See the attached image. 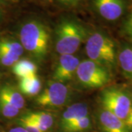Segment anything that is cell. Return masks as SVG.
Returning <instances> with one entry per match:
<instances>
[{
    "label": "cell",
    "mask_w": 132,
    "mask_h": 132,
    "mask_svg": "<svg viewBox=\"0 0 132 132\" xmlns=\"http://www.w3.org/2000/svg\"><path fill=\"white\" fill-rule=\"evenodd\" d=\"M79 63V58L73 54H61L54 72V80L62 83L71 79Z\"/></svg>",
    "instance_id": "52a82bcc"
},
{
    "label": "cell",
    "mask_w": 132,
    "mask_h": 132,
    "mask_svg": "<svg viewBox=\"0 0 132 132\" xmlns=\"http://www.w3.org/2000/svg\"><path fill=\"white\" fill-rule=\"evenodd\" d=\"M0 50L7 54L10 56L15 57L19 60L24 52V48L22 47L21 43L16 40L3 39L0 40Z\"/></svg>",
    "instance_id": "2e32d148"
},
{
    "label": "cell",
    "mask_w": 132,
    "mask_h": 132,
    "mask_svg": "<svg viewBox=\"0 0 132 132\" xmlns=\"http://www.w3.org/2000/svg\"><path fill=\"white\" fill-rule=\"evenodd\" d=\"M18 123L21 127L24 128L27 132H43L35 125V123L32 122L31 120L26 118L24 115L19 118L18 120Z\"/></svg>",
    "instance_id": "d6986e66"
},
{
    "label": "cell",
    "mask_w": 132,
    "mask_h": 132,
    "mask_svg": "<svg viewBox=\"0 0 132 132\" xmlns=\"http://www.w3.org/2000/svg\"><path fill=\"white\" fill-rule=\"evenodd\" d=\"M82 0H57L58 2L65 6H76L78 5Z\"/></svg>",
    "instance_id": "7402d4cb"
},
{
    "label": "cell",
    "mask_w": 132,
    "mask_h": 132,
    "mask_svg": "<svg viewBox=\"0 0 132 132\" xmlns=\"http://www.w3.org/2000/svg\"><path fill=\"white\" fill-rule=\"evenodd\" d=\"M76 73L81 83L89 88L102 87L111 80L108 68L90 60L80 62Z\"/></svg>",
    "instance_id": "5b68a950"
},
{
    "label": "cell",
    "mask_w": 132,
    "mask_h": 132,
    "mask_svg": "<svg viewBox=\"0 0 132 132\" xmlns=\"http://www.w3.org/2000/svg\"><path fill=\"white\" fill-rule=\"evenodd\" d=\"M128 118H132V106H131V111H130V113H129V114H128Z\"/></svg>",
    "instance_id": "d4e9b609"
},
{
    "label": "cell",
    "mask_w": 132,
    "mask_h": 132,
    "mask_svg": "<svg viewBox=\"0 0 132 132\" xmlns=\"http://www.w3.org/2000/svg\"><path fill=\"white\" fill-rule=\"evenodd\" d=\"M92 126L91 119L88 116L81 118L80 120L72 123L68 127L64 128L62 132H84L90 129Z\"/></svg>",
    "instance_id": "e0dca14e"
},
{
    "label": "cell",
    "mask_w": 132,
    "mask_h": 132,
    "mask_svg": "<svg viewBox=\"0 0 132 132\" xmlns=\"http://www.w3.org/2000/svg\"><path fill=\"white\" fill-rule=\"evenodd\" d=\"M69 96L68 88L58 81H50L40 94L38 95L35 102L42 107H60L66 103Z\"/></svg>",
    "instance_id": "8992f818"
},
{
    "label": "cell",
    "mask_w": 132,
    "mask_h": 132,
    "mask_svg": "<svg viewBox=\"0 0 132 132\" xmlns=\"http://www.w3.org/2000/svg\"><path fill=\"white\" fill-rule=\"evenodd\" d=\"M93 5L98 14L110 21L120 19L125 10L123 0H93Z\"/></svg>",
    "instance_id": "ba28073f"
},
{
    "label": "cell",
    "mask_w": 132,
    "mask_h": 132,
    "mask_svg": "<svg viewBox=\"0 0 132 132\" xmlns=\"http://www.w3.org/2000/svg\"><path fill=\"white\" fill-rule=\"evenodd\" d=\"M22 47L38 59L42 60L47 54L50 33L47 27L38 20L24 23L20 30Z\"/></svg>",
    "instance_id": "6da1fadb"
},
{
    "label": "cell",
    "mask_w": 132,
    "mask_h": 132,
    "mask_svg": "<svg viewBox=\"0 0 132 132\" xmlns=\"http://www.w3.org/2000/svg\"><path fill=\"white\" fill-rule=\"evenodd\" d=\"M13 72L21 79L29 76L37 75L38 67L35 63L28 60H21L13 65Z\"/></svg>",
    "instance_id": "5bb4252c"
},
{
    "label": "cell",
    "mask_w": 132,
    "mask_h": 132,
    "mask_svg": "<svg viewBox=\"0 0 132 132\" xmlns=\"http://www.w3.org/2000/svg\"><path fill=\"white\" fill-rule=\"evenodd\" d=\"M2 2V0H0V2Z\"/></svg>",
    "instance_id": "4316f807"
},
{
    "label": "cell",
    "mask_w": 132,
    "mask_h": 132,
    "mask_svg": "<svg viewBox=\"0 0 132 132\" xmlns=\"http://www.w3.org/2000/svg\"><path fill=\"white\" fill-rule=\"evenodd\" d=\"M100 101L102 108L125 121L131 111L132 96L126 90L109 87L101 93Z\"/></svg>",
    "instance_id": "277c9868"
},
{
    "label": "cell",
    "mask_w": 132,
    "mask_h": 132,
    "mask_svg": "<svg viewBox=\"0 0 132 132\" xmlns=\"http://www.w3.org/2000/svg\"><path fill=\"white\" fill-rule=\"evenodd\" d=\"M9 132H27L24 128H23L21 126H19V127H15L11 128L9 131Z\"/></svg>",
    "instance_id": "603a6c76"
},
{
    "label": "cell",
    "mask_w": 132,
    "mask_h": 132,
    "mask_svg": "<svg viewBox=\"0 0 132 132\" xmlns=\"http://www.w3.org/2000/svg\"><path fill=\"white\" fill-rule=\"evenodd\" d=\"M86 53L90 60L106 68H114L117 62L115 44L113 40L102 32H95L86 42Z\"/></svg>",
    "instance_id": "7a4b0ae2"
},
{
    "label": "cell",
    "mask_w": 132,
    "mask_h": 132,
    "mask_svg": "<svg viewBox=\"0 0 132 132\" xmlns=\"http://www.w3.org/2000/svg\"><path fill=\"white\" fill-rule=\"evenodd\" d=\"M128 19H132V11H131V14L129 15V16H128Z\"/></svg>",
    "instance_id": "484cf974"
},
{
    "label": "cell",
    "mask_w": 132,
    "mask_h": 132,
    "mask_svg": "<svg viewBox=\"0 0 132 132\" xmlns=\"http://www.w3.org/2000/svg\"><path fill=\"white\" fill-rule=\"evenodd\" d=\"M19 60L15 57L10 56L7 54L0 50V63L5 66L13 65Z\"/></svg>",
    "instance_id": "ffe728a7"
},
{
    "label": "cell",
    "mask_w": 132,
    "mask_h": 132,
    "mask_svg": "<svg viewBox=\"0 0 132 132\" xmlns=\"http://www.w3.org/2000/svg\"><path fill=\"white\" fill-rule=\"evenodd\" d=\"M20 109L0 99V112L6 118H14L19 113Z\"/></svg>",
    "instance_id": "ac0fdd59"
},
{
    "label": "cell",
    "mask_w": 132,
    "mask_h": 132,
    "mask_svg": "<svg viewBox=\"0 0 132 132\" xmlns=\"http://www.w3.org/2000/svg\"><path fill=\"white\" fill-rule=\"evenodd\" d=\"M124 32L131 40H132V19H128L124 24Z\"/></svg>",
    "instance_id": "44dd1931"
},
{
    "label": "cell",
    "mask_w": 132,
    "mask_h": 132,
    "mask_svg": "<svg viewBox=\"0 0 132 132\" xmlns=\"http://www.w3.org/2000/svg\"><path fill=\"white\" fill-rule=\"evenodd\" d=\"M88 116V107L87 104L77 103L71 105L62 114L60 120V128L62 131L72 123Z\"/></svg>",
    "instance_id": "30bf717a"
},
{
    "label": "cell",
    "mask_w": 132,
    "mask_h": 132,
    "mask_svg": "<svg viewBox=\"0 0 132 132\" xmlns=\"http://www.w3.org/2000/svg\"><path fill=\"white\" fill-rule=\"evenodd\" d=\"M85 28L77 21L65 19L56 29V49L60 54H73L86 37Z\"/></svg>",
    "instance_id": "3957f363"
},
{
    "label": "cell",
    "mask_w": 132,
    "mask_h": 132,
    "mask_svg": "<svg viewBox=\"0 0 132 132\" xmlns=\"http://www.w3.org/2000/svg\"><path fill=\"white\" fill-rule=\"evenodd\" d=\"M24 116L35 123L43 132H46L49 130L54 123V117L46 112H33L26 114Z\"/></svg>",
    "instance_id": "8fae6325"
},
{
    "label": "cell",
    "mask_w": 132,
    "mask_h": 132,
    "mask_svg": "<svg viewBox=\"0 0 132 132\" xmlns=\"http://www.w3.org/2000/svg\"><path fill=\"white\" fill-rule=\"evenodd\" d=\"M0 99L13 105L19 109L24 107V99L23 96L13 87L5 86L0 90Z\"/></svg>",
    "instance_id": "7c38bea8"
},
{
    "label": "cell",
    "mask_w": 132,
    "mask_h": 132,
    "mask_svg": "<svg viewBox=\"0 0 132 132\" xmlns=\"http://www.w3.org/2000/svg\"><path fill=\"white\" fill-rule=\"evenodd\" d=\"M118 60L125 76L132 79V47H123L119 53Z\"/></svg>",
    "instance_id": "9a60e30c"
},
{
    "label": "cell",
    "mask_w": 132,
    "mask_h": 132,
    "mask_svg": "<svg viewBox=\"0 0 132 132\" xmlns=\"http://www.w3.org/2000/svg\"><path fill=\"white\" fill-rule=\"evenodd\" d=\"M19 88L22 93L29 96L36 95L41 90V82L37 75L21 79Z\"/></svg>",
    "instance_id": "4fadbf2b"
},
{
    "label": "cell",
    "mask_w": 132,
    "mask_h": 132,
    "mask_svg": "<svg viewBox=\"0 0 132 132\" xmlns=\"http://www.w3.org/2000/svg\"><path fill=\"white\" fill-rule=\"evenodd\" d=\"M97 122L101 132H131L124 120L103 108L98 112Z\"/></svg>",
    "instance_id": "9c48e42d"
},
{
    "label": "cell",
    "mask_w": 132,
    "mask_h": 132,
    "mask_svg": "<svg viewBox=\"0 0 132 132\" xmlns=\"http://www.w3.org/2000/svg\"><path fill=\"white\" fill-rule=\"evenodd\" d=\"M125 123L127 125V126L129 128V130L132 132V118H128L126 120Z\"/></svg>",
    "instance_id": "cb8c5ba5"
}]
</instances>
